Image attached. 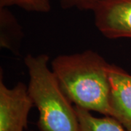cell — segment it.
<instances>
[{"label":"cell","instance_id":"cell-1","mask_svg":"<svg viewBox=\"0 0 131 131\" xmlns=\"http://www.w3.org/2000/svg\"><path fill=\"white\" fill-rule=\"evenodd\" d=\"M109 63L97 52L61 55L51 62L61 89L74 106L111 116Z\"/></svg>","mask_w":131,"mask_h":131},{"label":"cell","instance_id":"cell-2","mask_svg":"<svg viewBox=\"0 0 131 131\" xmlns=\"http://www.w3.org/2000/svg\"><path fill=\"white\" fill-rule=\"evenodd\" d=\"M46 54H28L24 58L29 75L28 91L39 112L40 131H80L74 106L48 67Z\"/></svg>","mask_w":131,"mask_h":131},{"label":"cell","instance_id":"cell-3","mask_svg":"<svg viewBox=\"0 0 131 131\" xmlns=\"http://www.w3.org/2000/svg\"><path fill=\"white\" fill-rule=\"evenodd\" d=\"M34 106L28 86L20 82L8 88L0 79V131H24L30 110Z\"/></svg>","mask_w":131,"mask_h":131},{"label":"cell","instance_id":"cell-4","mask_svg":"<svg viewBox=\"0 0 131 131\" xmlns=\"http://www.w3.org/2000/svg\"><path fill=\"white\" fill-rule=\"evenodd\" d=\"M91 11L105 37L131 39V0H96Z\"/></svg>","mask_w":131,"mask_h":131},{"label":"cell","instance_id":"cell-5","mask_svg":"<svg viewBox=\"0 0 131 131\" xmlns=\"http://www.w3.org/2000/svg\"><path fill=\"white\" fill-rule=\"evenodd\" d=\"M108 77L111 117L131 131V75L120 67L109 63Z\"/></svg>","mask_w":131,"mask_h":131},{"label":"cell","instance_id":"cell-6","mask_svg":"<svg viewBox=\"0 0 131 131\" xmlns=\"http://www.w3.org/2000/svg\"><path fill=\"white\" fill-rule=\"evenodd\" d=\"M8 7H0V46L18 55L23 39L22 28Z\"/></svg>","mask_w":131,"mask_h":131},{"label":"cell","instance_id":"cell-7","mask_svg":"<svg viewBox=\"0 0 131 131\" xmlns=\"http://www.w3.org/2000/svg\"><path fill=\"white\" fill-rule=\"evenodd\" d=\"M80 131H128L120 122L111 116L94 117L90 111L74 106Z\"/></svg>","mask_w":131,"mask_h":131},{"label":"cell","instance_id":"cell-8","mask_svg":"<svg viewBox=\"0 0 131 131\" xmlns=\"http://www.w3.org/2000/svg\"><path fill=\"white\" fill-rule=\"evenodd\" d=\"M17 6L28 12L49 13L52 9L51 0H0V7Z\"/></svg>","mask_w":131,"mask_h":131},{"label":"cell","instance_id":"cell-9","mask_svg":"<svg viewBox=\"0 0 131 131\" xmlns=\"http://www.w3.org/2000/svg\"><path fill=\"white\" fill-rule=\"evenodd\" d=\"M96 0H60L63 9L75 8L80 10H91Z\"/></svg>","mask_w":131,"mask_h":131}]
</instances>
